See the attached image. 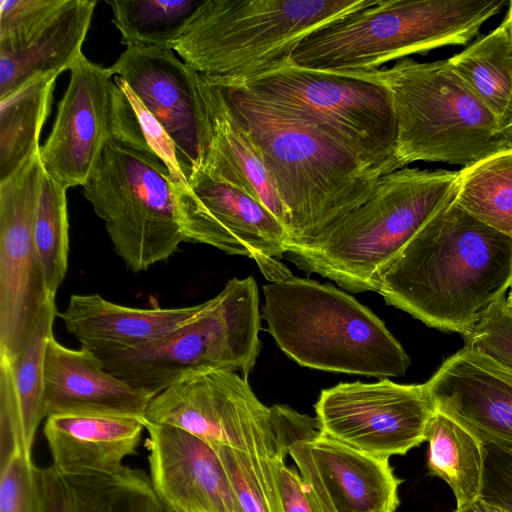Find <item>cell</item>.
I'll use <instances>...</instances> for the list:
<instances>
[{"label": "cell", "instance_id": "41", "mask_svg": "<svg viewBox=\"0 0 512 512\" xmlns=\"http://www.w3.org/2000/svg\"><path fill=\"white\" fill-rule=\"evenodd\" d=\"M506 19L509 22L510 30H511V33H512V1L509 2V9H508V12H507V15H506Z\"/></svg>", "mask_w": 512, "mask_h": 512}, {"label": "cell", "instance_id": "43", "mask_svg": "<svg viewBox=\"0 0 512 512\" xmlns=\"http://www.w3.org/2000/svg\"><path fill=\"white\" fill-rule=\"evenodd\" d=\"M164 512H177V511L174 510L173 508L168 507V506L165 505V511Z\"/></svg>", "mask_w": 512, "mask_h": 512}, {"label": "cell", "instance_id": "40", "mask_svg": "<svg viewBox=\"0 0 512 512\" xmlns=\"http://www.w3.org/2000/svg\"><path fill=\"white\" fill-rule=\"evenodd\" d=\"M454 512H510V511L500 505L491 503V502L483 499L480 496L476 500L471 502L470 504H468L462 508H456Z\"/></svg>", "mask_w": 512, "mask_h": 512}, {"label": "cell", "instance_id": "34", "mask_svg": "<svg viewBox=\"0 0 512 512\" xmlns=\"http://www.w3.org/2000/svg\"><path fill=\"white\" fill-rule=\"evenodd\" d=\"M213 447L227 472L238 512H281L274 473L277 455L254 456L229 447Z\"/></svg>", "mask_w": 512, "mask_h": 512}, {"label": "cell", "instance_id": "5", "mask_svg": "<svg viewBox=\"0 0 512 512\" xmlns=\"http://www.w3.org/2000/svg\"><path fill=\"white\" fill-rule=\"evenodd\" d=\"M505 0H367L305 36L294 66L336 72L379 69L388 61L465 45Z\"/></svg>", "mask_w": 512, "mask_h": 512}, {"label": "cell", "instance_id": "2", "mask_svg": "<svg viewBox=\"0 0 512 512\" xmlns=\"http://www.w3.org/2000/svg\"><path fill=\"white\" fill-rule=\"evenodd\" d=\"M209 81L249 132L289 212V249L312 241L364 203L385 175L317 124L239 84Z\"/></svg>", "mask_w": 512, "mask_h": 512}, {"label": "cell", "instance_id": "6", "mask_svg": "<svg viewBox=\"0 0 512 512\" xmlns=\"http://www.w3.org/2000/svg\"><path fill=\"white\" fill-rule=\"evenodd\" d=\"M367 0H204L170 45L198 74L241 83L290 63L301 40Z\"/></svg>", "mask_w": 512, "mask_h": 512}, {"label": "cell", "instance_id": "19", "mask_svg": "<svg viewBox=\"0 0 512 512\" xmlns=\"http://www.w3.org/2000/svg\"><path fill=\"white\" fill-rule=\"evenodd\" d=\"M425 385L434 409L484 445L512 451V367L464 346Z\"/></svg>", "mask_w": 512, "mask_h": 512}, {"label": "cell", "instance_id": "25", "mask_svg": "<svg viewBox=\"0 0 512 512\" xmlns=\"http://www.w3.org/2000/svg\"><path fill=\"white\" fill-rule=\"evenodd\" d=\"M43 512H164L150 478L123 466L110 473L40 468Z\"/></svg>", "mask_w": 512, "mask_h": 512}, {"label": "cell", "instance_id": "38", "mask_svg": "<svg viewBox=\"0 0 512 512\" xmlns=\"http://www.w3.org/2000/svg\"><path fill=\"white\" fill-rule=\"evenodd\" d=\"M480 496L512 512V451L485 445L484 476Z\"/></svg>", "mask_w": 512, "mask_h": 512}, {"label": "cell", "instance_id": "32", "mask_svg": "<svg viewBox=\"0 0 512 512\" xmlns=\"http://www.w3.org/2000/svg\"><path fill=\"white\" fill-rule=\"evenodd\" d=\"M57 314L55 300H52L42 312L25 349L14 361H10L22 419L24 450L29 455H32L34 437L43 419L45 350L48 339L53 335Z\"/></svg>", "mask_w": 512, "mask_h": 512}, {"label": "cell", "instance_id": "3", "mask_svg": "<svg viewBox=\"0 0 512 512\" xmlns=\"http://www.w3.org/2000/svg\"><path fill=\"white\" fill-rule=\"evenodd\" d=\"M458 175L407 167L385 174L364 203L285 255L298 269L349 292H375L376 273L454 200Z\"/></svg>", "mask_w": 512, "mask_h": 512}, {"label": "cell", "instance_id": "12", "mask_svg": "<svg viewBox=\"0 0 512 512\" xmlns=\"http://www.w3.org/2000/svg\"><path fill=\"white\" fill-rule=\"evenodd\" d=\"M45 171L40 150L0 182V356L14 361L29 343L48 291L35 241Z\"/></svg>", "mask_w": 512, "mask_h": 512}, {"label": "cell", "instance_id": "9", "mask_svg": "<svg viewBox=\"0 0 512 512\" xmlns=\"http://www.w3.org/2000/svg\"><path fill=\"white\" fill-rule=\"evenodd\" d=\"M234 84L317 124L383 174L404 168L397 156L392 95L373 70L321 71L287 64Z\"/></svg>", "mask_w": 512, "mask_h": 512}, {"label": "cell", "instance_id": "17", "mask_svg": "<svg viewBox=\"0 0 512 512\" xmlns=\"http://www.w3.org/2000/svg\"><path fill=\"white\" fill-rule=\"evenodd\" d=\"M185 242L201 243L230 255L281 258L290 234L263 204L239 188L198 169L185 190H177Z\"/></svg>", "mask_w": 512, "mask_h": 512}, {"label": "cell", "instance_id": "7", "mask_svg": "<svg viewBox=\"0 0 512 512\" xmlns=\"http://www.w3.org/2000/svg\"><path fill=\"white\" fill-rule=\"evenodd\" d=\"M389 88L397 123V156L466 167L512 147V133L468 89L449 60L409 57L373 70Z\"/></svg>", "mask_w": 512, "mask_h": 512}, {"label": "cell", "instance_id": "31", "mask_svg": "<svg viewBox=\"0 0 512 512\" xmlns=\"http://www.w3.org/2000/svg\"><path fill=\"white\" fill-rule=\"evenodd\" d=\"M121 89L116 113V140L155 159L169 171L176 189L188 187L190 175L164 128L150 114L137 95L118 76Z\"/></svg>", "mask_w": 512, "mask_h": 512}, {"label": "cell", "instance_id": "18", "mask_svg": "<svg viewBox=\"0 0 512 512\" xmlns=\"http://www.w3.org/2000/svg\"><path fill=\"white\" fill-rule=\"evenodd\" d=\"M172 139L190 178L205 153L206 114L200 77L173 50L133 45L109 67Z\"/></svg>", "mask_w": 512, "mask_h": 512}, {"label": "cell", "instance_id": "13", "mask_svg": "<svg viewBox=\"0 0 512 512\" xmlns=\"http://www.w3.org/2000/svg\"><path fill=\"white\" fill-rule=\"evenodd\" d=\"M145 421L177 427L212 446L254 456L286 454L277 442L271 408L236 372L197 374L171 385L150 400Z\"/></svg>", "mask_w": 512, "mask_h": 512}, {"label": "cell", "instance_id": "1", "mask_svg": "<svg viewBox=\"0 0 512 512\" xmlns=\"http://www.w3.org/2000/svg\"><path fill=\"white\" fill-rule=\"evenodd\" d=\"M512 283V238L453 200L374 277L387 304L466 337Z\"/></svg>", "mask_w": 512, "mask_h": 512}, {"label": "cell", "instance_id": "28", "mask_svg": "<svg viewBox=\"0 0 512 512\" xmlns=\"http://www.w3.org/2000/svg\"><path fill=\"white\" fill-rule=\"evenodd\" d=\"M58 74L37 75L0 99V182L37 153Z\"/></svg>", "mask_w": 512, "mask_h": 512}, {"label": "cell", "instance_id": "14", "mask_svg": "<svg viewBox=\"0 0 512 512\" xmlns=\"http://www.w3.org/2000/svg\"><path fill=\"white\" fill-rule=\"evenodd\" d=\"M434 406L424 384L340 383L315 404L321 433L371 456L405 455L426 441Z\"/></svg>", "mask_w": 512, "mask_h": 512}, {"label": "cell", "instance_id": "37", "mask_svg": "<svg viewBox=\"0 0 512 512\" xmlns=\"http://www.w3.org/2000/svg\"><path fill=\"white\" fill-rule=\"evenodd\" d=\"M286 454L274 458L276 493L281 512H325L300 473L285 463Z\"/></svg>", "mask_w": 512, "mask_h": 512}, {"label": "cell", "instance_id": "15", "mask_svg": "<svg viewBox=\"0 0 512 512\" xmlns=\"http://www.w3.org/2000/svg\"><path fill=\"white\" fill-rule=\"evenodd\" d=\"M95 0L0 1V99L37 75L71 70L82 53Z\"/></svg>", "mask_w": 512, "mask_h": 512}, {"label": "cell", "instance_id": "10", "mask_svg": "<svg viewBox=\"0 0 512 512\" xmlns=\"http://www.w3.org/2000/svg\"><path fill=\"white\" fill-rule=\"evenodd\" d=\"M83 189L130 271L168 260L185 242L175 183L165 166L143 152L113 138Z\"/></svg>", "mask_w": 512, "mask_h": 512}, {"label": "cell", "instance_id": "36", "mask_svg": "<svg viewBox=\"0 0 512 512\" xmlns=\"http://www.w3.org/2000/svg\"><path fill=\"white\" fill-rule=\"evenodd\" d=\"M465 346L477 349L512 367V312L505 295L494 301L479 317Z\"/></svg>", "mask_w": 512, "mask_h": 512}, {"label": "cell", "instance_id": "20", "mask_svg": "<svg viewBox=\"0 0 512 512\" xmlns=\"http://www.w3.org/2000/svg\"><path fill=\"white\" fill-rule=\"evenodd\" d=\"M152 486L177 512H238L234 493L216 449L165 424L145 423Z\"/></svg>", "mask_w": 512, "mask_h": 512}, {"label": "cell", "instance_id": "26", "mask_svg": "<svg viewBox=\"0 0 512 512\" xmlns=\"http://www.w3.org/2000/svg\"><path fill=\"white\" fill-rule=\"evenodd\" d=\"M448 60L468 89L512 133V33L508 20Z\"/></svg>", "mask_w": 512, "mask_h": 512}, {"label": "cell", "instance_id": "16", "mask_svg": "<svg viewBox=\"0 0 512 512\" xmlns=\"http://www.w3.org/2000/svg\"><path fill=\"white\" fill-rule=\"evenodd\" d=\"M120 92L110 68L84 54L71 68L51 132L40 148L45 173L65 189L84 186L115 138Z\"/></svg>", "mask_w": 512, "mask_h": 512}, {"label": "cell", "instance_id": "11", "mask_svg": "<svg viewBox=\"0 0 512 512\" xmlns=\"http://www.w3.org/2000/svg\"><path fill=\"white\" fill-rule=\"evenodd\" d=\"M271 408L279 448L294 460L325 512H395L402 482L389 464L321 433L316 417Z\"/></svg>", "mask_w": 512, "mask_h": 512}, {"label": "cell", "instance_id": "30", "mask_svg": "<svg viewBox=\"0 0 512 512\" xmlns=\"http://www.w3.org/2000/svg\"><path fill=\"white\" fill-rule=\"evenodd\" d=\"M204 0H112L113 23L121 43L169 48L182 34Z\"/></svg>", "mask_w": 512, "mask_h": 512}, {"label": "cell", "instance_id": "21", "mask_svg": "<svg viewBox=\"0 0 512 512\" xmlns=\"http://www.w3.org/2000/svg\"><path fill=\"white\" fill-rule=\"evenodd\" d=\"M152 397L108 372L99 357L52 335L46 344L42 415L95 414L145 420Z\"/></svg>", "mask_w": 512, "mask_h": 512}, {"label": "cell", "instance_id": "8", "mask_svg": "<svg viewBox=\"0 0 512 512\" xmlns=\"http://www.w3.org/2000/svg\"><path fill=\"white\" fill-rule=\"evenodd\" d=\"M261 317L254 278H232L195 319L166 337L96 355L108 372L152 398L197 374L239 371L247 379L260 352Z\"/></svg>", "mask_w": 512, "mask_h": 512}, {"label": "cell", "instance_id": "35", "mask_svg": "<svg viewBox=\"0 0 512 512\" xmlns=\"http://www.w3.org/2000/svg\"><path fill=\"white\" fill-rule=\"evenodd\" d=\"M31 456L18 448L1 460L0 512H43L40 468Z\"/></svg>", "mask_w": 512, "mask_h": 512}, {"label": "cell", "instance_id": "29", "mask_svg": "<svg viewBox=\"0 0 512 512\" xmlns=\"http://www.w3.org/2000/svg\"><path fill=\"white\" fill-rule=\"evenodd\" d=\"M458 173L456 204L512 238V147L463 167Z\"/></svg>", "mask_w": 512, "mask_h": 512}, {"label": "cell", "instance_id": "33", "mask_svg": "<svg viewBox=\"0 0 512 512\" xmlns=\"http://www.w3.org/2000/svg\"><path fill=\"white\" fill-rule=\"evenodd\" d=\"M66 191L46 173L35 219V241L43 267L46 285L55 298L68 264L69 223Z\"/></svg>", "mask_w": 512, "mask_h": 512}, {"label": "cell", "instance_id": "23", "mask_svg": "<svg viewBox=\"0 0 512 512\" xmlns=\"http://www.w3.org/2000/svg\"><path fill=\"white\" fill-rule=\"evenodd\" d=\"M199 77L206 114L205 153L200 169L258 200L290 234L289 212L249 132L221 90L202 75Z\"/></svg>", "mask_w": 512, "mask_h": 512}, {"label": "cell", "instance_id": "4", "mask_svg": "<svg viewBox=\"0 0 512 512\" xmlns=\"http://www.w3.org/2000/svg\"><path fill=\"white\" fill-rule=\"evenodd\" d=\"M262 318L279 348L301 366L398 377L410 358L384 322L354 297L290 276L263 286Z\"/></svg>", "mask_w": 512, "mask_h": 512}, {"label": "cell", "instance_id": "42", "mask_svg": "<svg viewBox=\"0 0 512 512\" xmlns=\"http://www.w3.org/2000/svg\"><path fill=\"white\" fill-rule=\"evenodd\" d=\"M510 291L508 293V296L506 298V304H507V307L511 310L512 312V283L510 285Z\"/></svg>", "mask_w": 512, "mask_h": 512}, {"label": "cell", "instance_id": "22", "mask_svg": "<svg viewBox=\"0 0 512 512\" xmlns=\"http://www.w3.org/2000/svg\"><path fill=\"white\" fill-rule=\"evenodd\" d=\"M206 306L207 301L176 308H134L98 294H72L57 316L81 347L99 354L154 343L195 319Z\"/></svg>", "mask_w": 512, "mask_h": 512}, {"label": "cell", "instance_id": "24", "mask_svg": "<svg viewBox=\"0 0 512 512\" xmlns=\"http://www.w3.org/2000/svg\"><path fill=\"white\" fill-rule=\"evenodd\" d=\"M145 420L133 417L59 414L46 418L44 435L52 466L65 473H110L135 454Z\"/></svg>", "mask_w": 512, "mask_h": 512}, {"label": "cell", "instance_id": "39", "mask_svg": "<svg viewBox=\"0 0 512 512\" xmlns=\"http://www.w3.org/2000/svg\"><path fill=\"white\" fill-rule=\"evenodd\" d=\"M262 273L272 282L285 280L292 276L290 271L279 261L270 257H261L256 260Z\"/></svg>", "mask_w": 512, "mask_h": 512}, {"label": "cell", "instance_id": "27", "mask_svg": "<svg viewBox=\"0 0 512 512\" xmlns=\"http://www.w3.org/2000/svg\"><path fill=\"white\" fill-rule=\"evenodd\" d=\"M428 474L440 477L451 488L456 508L480 497L485 461V445L450 416L434 410L427 429Z\"/></svg>", "mask_w": 512, "mask_h": 512}]
</instances>
